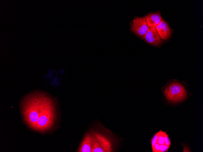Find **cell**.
<instances>
[{
	"label": "cell",
	"mask_w": 203,
	"mask_h": 152,
	"mask_svg": "<svg viewBox=\"0 0 203 152\" xmlns=\"http://www.w3.org/2000/svg\"><path fill=\"white\" fill-rule=\"evenodd\" d=\"M21 108L24 122L32 129L43 133L54 127L57 120L55 104L45 93L35 92L28 94L23 100Z\"/></svg>",
	"instance_id": "1"
},
{
	"label": "cell",
	"mask_w": 203,
	"mask_h": 152,
	"mask_svg": "<svg viewBox=\"0 0 203 152\" xmlns=\"http://www.w3.org/2000/svg\"><path fill=\"white\" fill-rule=\"evenodd\" d=\"M102 127L91 128L84 135L77 149L80 152H111L114 149L110 132Z\"/></svg>",
	"instance_id": "2"
},
{
	"label": "cell",
	"mask_w": 203,
	"mask_h": 152,
	"mask_svg": "<svg viewBox=\"0 0 203 152\" xmlns=\"http://www.w3.org/2000/svg\"><path fill=\"white\" fill-rule=\"evenodd\" d=\"M163 92L167 100L172 103L182 101L187 96L185 87L183 83L177 80L169 81Z\"/></svg>",
	"instance_id": "3"
},
{
	"label": "cell",
	"mask_w": 203,
	"mask_h": 152,
	"mask_svg": "<svg viewBox=\"0 0 203 152\" xmlns=\"http://www.w3.org/2000/svg\"><path fill=\"white\" fill-rule=\"evenodd\" d=\"M151 144L153 151L154 152L166 151L171 144L168 135L165 132L161 130L153 136Z\"/></svg>",
	"instance_id": "4"
},
{
	"label": "cell",
	"mask_w": 203,
	"mask_h": 152,
	"mask_svg": "<svg viewBox=\"0 0 203 152\" xmlns=\"http://www.w3.org/2000/svg\"><path fill=\"white\" fill-rule=\"evenodd\" d=\"M148 29L146 16L136 17L131 24V31L140 37L143 36L147 32Z\"/></svg>",
	"instance_id": "5"
},
{
	"label": "cell",
	"mask_w": 203,
	"mask_h": 152,
	"mask_svg": "<svg viewBox=\"0 0 203 152\" xmlns=\"http://www.w3.org/2000/svg\"><path fill=\"white\" fill-rule=\"evenodd\" d=\"M142 39L148 43L157 46H160L163 42L156 28H148L147 32L142 37Z\"/></svg>",
	"instance_id": "6"
},
{
	"label": "cell",
	"mask_w": 203,
	"mask_h": 152,
	"mask_svg": "<svg viewBox=\"0 0 203 152\" xmlns=\"http://www.w3.org/2000/svg\"><path fill=\"white\" fill-rule=\"evenodd\" d=\"M156 29L160 38L163 40L167 39L171 35V29L167 23L163 20L156 26Z\"/></svg>",
	"instance_id": "7"
},
{
	"label": "cell",
	"mask_w": 203,
	"mask_h": 152,
	"mask_svg": "<svg viewBox=\"0 0 203 152\" xmlns=\"http://www.w3.org/2000/svg\"><path fill=\"white\" fill-rule=\"evenodd\" d=\"M146 22L149 28H156L163 20L160 14L158 12L150 13L146 16Z\"/></svg>",
	"instance_id": "8"
}]
</instances>
